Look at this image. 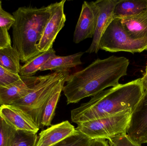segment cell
<instances>
[{"mask_svg":"<svg viewBox=\"0 0 147 146\" xmlns=\"http://www.w3.org/2000/svg\"><path fill=\"white\" fill-rule=\"evenodd\" d=\"M129 63L126 57L113 55L98 58L84 69L69 75L63 89L67 104L78 103L107 87L118 85L121 78L127 74Z\"/></svg>","mask_w":147,"mask_h":146,"instance_id":"obj_1","label":"cell"},{"mask_svg":"<svg viewBox=\"0 0 147 146\" xmlns=\"http://www.w3.org/2000/svg\"><path fill=\"white\" fill-rule=\"evenodd\" d=\"M140 79L104 90L71 111L76 124L108 117L128 109L134 110L144 94Z\"/></svg>","mask_w":147,"mask_h":146,"instance_id":"obj_2","label":"cell"},{"mask_svg":"<svg viewBox=\"0 0 147 146\" xmlns=\"http://www.w3.org/2000/svg\"><path fill=\"white\" fill-rule=\"evenodd\" d=\"M53 3L40 8L20 7L13 13V47L26 63L41 54L37 45L52 13Z\"/></svg>","mask_w":147,"mask_h":146,"instance_id":"obj_3","label":"cell"},{"mask_svg":"<svg viewBox=\"0 0 147 146\" xmlns=\"http://www.w3.org/2000/svg\"><path fill=\"white\" fill-rule=\"evenodd\" d=\"M69 75V72H55L39 76L30 92L10 105L22 110L40 128L41 114L47 101L59 85L67 80Z\"/></svg>","mask_w":147,"mask_h":146,"instance_id":"obj_4","label":"cell"},{"mask_svg":"<svg viewBox=\"0 0 147 146\" xmlns=\"http://www.w3.org/2000/svg\"><path fill=\"white\" fill-rule=\"evenodd\" d=\"M133 111L128 109L108 117L78 123L76 130L91 140H109L118 135L126 133Z\"/></svg>","mask_w":147,"mask_h":146,"instance_id":"obj_5","label":"cell"},{"mask_svg":"<svg viewBox=\"0 0 147 146\" xmlns=\"http://www.w3.org/2000/svg\"><path fill=\"white\" fill-rule=\"evenodd\" d=\"M147 48V38L135 39L130 37L122 24L121 20L114 18L102 35L99 49L110 52L120 51L140 53Z\"/></svg>","mask_w":147,"mask_h":146,"instance_id":"obj_6","label":"cell"},{"mask_svg":"<svg viewBox=\"0 0 147 146\" xmlns=\"http://www.w3.org/2000/svg\"><path fill=\"white\" fill-rule=\"evenodd\" d=\"M66 1L63 0L53 3L51 15L46 25L37 48L41 53L45 52L52 47L58 34L64 27L66 20L64 13Z\"/></svg>","mask_w":147,"mask_h":146,"instance_id":"obj_7","label":"cell"},{"mask_svg":"<svg viewBox=\"0 0 147 146\" xmlns=\"http://www.w3.org/2000/svg\"><path fill=\"white\" fill-rule=\"evenodd\" d=\"M126 133L136 145L147 143V91L132 111Z\"/></svg>","mask_w":147,"mask_h":146,"instance_id":"obj_8","label":"cell"},{"mask_svg":"<svg viewBox=\"0 0 147 146\" xmlns=\"http://www.w3.org/2000/svg\"><path fill=\"white\" fill-rule=\"evenodd\" d=\"M98 15V8L95 1H84L74 33V43H78L93 38Z\"/></svg>","mask_w":147,"mask_h":146,"instance_id":"obj_9","label":"cell"},{"mask_svg":"<svg viewBox=\"0 0 147 146\" xmlns=\"http://www.w3.org/2000/svg\"><path fill=\"white\" fill-rule=\"evenodd\" d=\"M119 0H98L95 1L98 8V15L92 43L86 51L97 54L99 51L100 39L105 30L114 19L115 7Z\"/></svg>","mask_w":147,"mask_h":146,"instance_id":"obj_10","label":"cell"},{"mask_svg":"<svg viewBox=\"0 0 147 146\" xmlns=\"http://www.w3.org/2000/svg\"><path fill=\"white\" fill-rule=\"evenodd\" d=\"M39 76H20V79L3 87H0V105H10L27 95L37 83Z\"/></svg>","mask_w":147,"mask_h":146,"instance_id":"obj_11","label":"cell"},{"mask_svg":"<svg viewBox=\"0 0 147 146\" xmlns=\"http://www.w3.org/2000/svg\"><path fill=\"white\" fill-rule=\"evenodd\" d=\"M0 116L16 130L37 133L40 129L29 116L14 105H1Z\"/></svg>","mask_w":147,"mask_h":146,"instance_id":"obj_12","label":"cell"},{"mask_svg":"<svg viewBox=\"0 0 147 146\" xmlns=\"http://www.w3.org/2000/svg\"><path fill=\"white\" fill-rule=\"evenodd\" d=\"M76 131L69 121L51 126L40 132L36 146H53L73 134Z\"/></svg>","mask_w":147,"mask_h":146,"instance_id":"obj_13","label":"cell"},{"mask_svg":"<svg viewBox=\"0 0 147 146\" xmlns=\"http://www.w3.org/2000/svg\"><path fill=\"white\" fill-rule=\"evenodd\" d=\"M84 52H80L65 56L57 55L50 58L41 67L40 71L53 70L55 72H69L72 68L82 64L81 57Z\"/></svg>","mask_w":147,"mask_h":146,"instance_id":"obj_14","label":"cell"},{"mask_svg":"<svg viewBox=\"0 0 147 146\" xmlns=\"http://www.w3.org/2000/svg\"><path fill=\"white\" fill-rule=\"evenodd\" d=\"M130 37L135 39L147 38V8L139 14L121 19Z\"/></svg>","mask_w":147,"mask_h":146,"instance_id":"obj_15","label":"cell"},{"mask_svg":"<svg viewBox=\"0 0 147 146\" xmlns=\"http://www.w3.org/2000/svg\"><path fill=\"white\" fill-rule=\"evenodd\" d=\"M147 8V0H119L114 9V18L132 17Z\"/></svg>","mask_w":147,"mask_h":146,"instance_id":"obj_16","label":"cell"},{"mask_svg":"<svg viewBox=\"0 0 147 146\" xmlns=\"http://www.w3.org/2000/svg\"><path fill=\"white\" fill-rule=\"evenodd\" d=\"M67 80H65L61 82L47 101L41 114L40 129L52 126L51 122L55 115L57 104Z\"/></svg>","mask_w":147,"mask_h":146,"instance_id":"obj_17","label":"cell"},{"mask_svg":"<svg viewBox=\"0 0 147 146\" xmlns=\"http://www.w3.org/2000/svg\"><path fill=\"white\" fill-rule=\"evenodd\" d=\"M20 61L19 53L12 45L0 49V66L8 72L19 75Z\"/></svg>","mask_w":147,"mask_h":146,"instance_id":"obj_18","label":"cell"},{"mask_svg":"<svg viewBox=\"0 0 147 146\" xmlns=\"http://www.w3.org/2000/svg\"><path fill=\"white\" fill-rule=\"evenodd\" d=\"M56 51L52 47L48 51L29 60L21 66L19 75L20 76H33L51 57L56 55Z\"/></svg>","mask_w":147,"mask_h":146,"instance_id":"obj_19","label":"cell"},{"mask_svg":"<svg viewBox=\"0 0 147 146\" xmlns=\"http://www.w3.org/2000/svg\"><path fill=\"white\" fill-rule=\"evenodd\" d=\"M37 133L16 130L10 146H36Z\"/></svg>","mask_w":147,"mask_h":146,"instance_id":"obj_20","label":"cell"},{"mask_svg":"<svg viewBox=\"0 0 147 146\" xmlns=\"http://www.w3.org/2000/svg\"><path fill=\"white\" fill-rule=\"evenodd\" d=\"M91 139L76 130L73 134L53 146H89Z\"/></svg>","mask_w":147,"mask_h":146,"instance_id":"obj_21","label":"cell"},{"mask_svg":"<svg viewBox=\"0 0 147 146\" xmlns=\"http://www.w3.org/2000/svg\"><path fill=\"white\" fill-rule=\"evenodd\" d=\"M1 117V116H0ZM16 129L1 117L0 120V146H10Z\"/></svg>","mask_w":147,"mask_h":146,"instance_id":"obj_22","label":"cell"},{"mask_svg":"<svg viewBox=\"0 0 147 146\" xmlns=\"http://www.w3.org/2000/svg\"><path fill=\"white\" fill-rule=\"evenodd\" d=\"M108 141L109 146H140L134 143L126 133L118 135L110 139Z\"/></svg>","mask_w":147,"mask_h":146,"instance_id":"obj_23","label":"cell"},{"mask_svg":"<svg viewBox=\"0 0 147 146\" xmlns=\"http://www.w3.org/2000/svg\"><path fill=\"white\" fill-rule=\"evenodd\" d=\"M19 75L12 73L0 66V87H6L20 79Z\"/></svg>","mask_w":147,"mask_h":146,"instance_id":"obj_24","label":"cell"},{"mask_svg":"<svg viewBox=\"0 0 147 146\" xmlns=\"http://www.w3.org/2000/svg\"><path fill=\"white\" fill-rule=\"evenodd\" d=\"M0 1V27H5L8 31L14 23L15 20L11 14L3 10Z\"/></svg>","mask_w":147,"mask_h":146,"instance_id":"obj_25","label":"cell"},{"mask_svg":"<svg viewBox=\"0 0 147 146\" xmlns=\"http://www.w3.org/2000/svg\"><path fill=\"white\" fill-rule=\"evenodd\" d=\"M9 45H11V40L8 30L0 27V49Z\"/></svg>","mask_w":147,"mask_h":146,"instance_id":"obj_26","label":"cell"},{"mask_svg":"<svg viewBox=\"0 0 147 146\" xmlns=\"http://www.w3.org/2000/svg\"><path fill=\"white\" fill-rule=\"evenodd\" d=\"M89 146H109L108 141L104 139L91 140Z\"/></svg>","mask_w":147,"mask_h":146,"instance_id":"obj_27","label":"cell"},{"mask_svg":"<svg viewBox=\"0 0 147 146\" xmlns=\"http://www.w3.org/2000/svg\"><path fill=\"white\" fill-rule=\"evenodd\" d=\"M141 83L144 91H147V67L146 69V73L142 78H141Z\"/></svg>","mask_w":147,"mask_h":146,"instance_id":"obj_28","label":"cell"},{"mask_svg":"<svg viewBox=\"0 0 147 146\" xmlns=\"http://www.w3.org/2000/svg\"><path fill=\"white\" fill-rule=\"evenodd\" d=\"M146 50H147V48H146Z\"/></svg>","mask_w":147,"mask_h":146,"instance_id":"obj_29","label":"cell"},{"mask_svg":"<svg viewBox=\"0 0 147 146\" xmlns=\"http://www.w3.org/2000/svg\"><path fill=\"white\" fill-rule=\"evenodd\" d=\"M0 120H1V117H0Z\"/></svg>","mask_w":147,"mask_h":146,"instance_id":"obj_30","label":"cell"},{"mask_svg":"<svg viewBox=\"0 0 147 146\" xmlns=\"http://www.w3.org/2000/svg\"></svg>","mask_w":147,"mask_h":146,"instance_id":"obj_31","label":"cell"}]
</instances>
